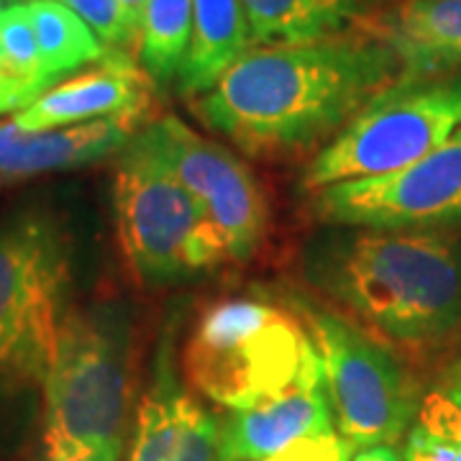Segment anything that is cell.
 <instances>
[{
	"mask_svg": "<svg viewBox=\"0 0 461 461\" xmlns=\"http://www.w3.org/2000/svg\"><path fill=\"white\" fill-rule=\"evenodd\" d=\"M397 77L393 51L375 36L254 47L193 111L251 157L287 159L330 141Z\"/></svg>",
	"mask_w": 461,
	"mask_h": 461,
	"instance_id": "cell-1",
	"label": "cell"
},
{
	"mask_svg": "<svg viewBox=\"0 0 461 461\" xmlns=\"http://www.w3.org/2000/svg\"><path fill=\"white\" fill-rule=\"evenodd\" d=\"M308 272L400 351L430 354L461 339V230L351 229L315 241Z\"/></svg>",
	"mask_w": 461,
	"mask_h": 461,
	"instance_id": "cell-2",
	"label": "cell"
},
{
	"mask_svg": "<svg viewBox=\"0 0 461 461\" xmlns=\"http://www.w3.org/2000/svg\"><path fill=\"white\" fill-rule=\"evenodd\" d=\"M41 387L47 438L123 461L133 430V362L129 321L118 308L67 311Z\"/></svg>",
	"mask_w": 461,
	"mask_h": 461,
	"instance_id": "cell-3",
	"label": "cell"
},
{
	"mask_svg": "<svg viewBox=\"0 0 461 461\" xmlns=\"http://www.w3.org/2000/svg\"><path fill=\"white\" fill-rule=\"evenodd\" d=\"M321 362L303 318L267 297L208 305L182 351V377L195 395L241 411L277 395Z\"/></svg>",
	"mask_w": 461,
	"mask_h": 461,
	"instance_id": "cell-4",
	"label": "cell"
},
{
	"mask_svg": "<svg viewBox=\"0 0 461 461\" xmlns=\"http://www.w3.org/2000/svg\"><path fill=\"white\" fill-rule=\"evenodd\" d=\"M69 241L44 213L0 226V379L41 387L67 315Z\"/></svg>",
	"mask_w": 461,
	"mask_h": 461,
	"instance_id": "cell-5",
	"label": "cell"
},
{
	"mask_svg": "<svg viewBox=\"0 0 461 461\" xmlns=\"http://www.w3.org/2000/svg\"><path fill=\"white\" fill-rule=\"evenodd\" d=\"M303 323L321 357L336 430L354 451L400 444L426 397L411 366L351 318L303 308Z\"/></svg>",
	"mask_w": 461,
	"mask_h": 461,
	"instance_id": "cell-6",
	"label": "cell"
},
{
	"mask_svg": "<svg viewBox=\"0 0 461 461\" xmlns=\"http://www.w3.org/2000/svg\"><path fill=\"white\" fill-rule=\"evenodd\" d=\"M461 129V72L400 80L379 90L313 157L305 190L375 177L418 162Z\"/></svg>",
	"mask_w": 461,
	"mask_h": 461,
	"instance_id": "cell-7",
	"label": "cell"
},
{
	"mask_svg": "<svg viewBox=\"0 0 461 461\" xmlns=\"http://www.w3.org/2000/svg\"><path fill=\"white\" fill-rule=\"evenodd\" d=\"M113 211L118 241L136 280L162 287L193 275L190 247L200 215L172 167L157 121L139 129L118 154Z\"/></svg>",
	"mask_w": 461,
	"mask_h": 461,
	"instance_id": "cell-8",
	"label": "cell"
},
{
	"mask_svg": "<svg viewBox=\"0 0 461 461\" xmlns=\"http://www.w3.org/2000/svg\"><path fill=\"white\" fill-rule=\"evenodd\" d=\"M177 177L200 215L190 247L193 275L249 262L264 241L269 205L254 169L230 149L200 136L177 115L157 121Z\"/></svg>",
	"mask_w": 461,
	"mask_h": 461,
	"instance_id": "cell-9",
	"label": "cell"
},
{
	"mask_svg": "<svg viewBox=\"0 0 461 461\" xmlns=\"http://www.w3.org/2000/svg\"><path fill=\"white\" fill-rule=\"evenodd\" d=\"M311 213L344 229L461 230V129L395 172L315 190Z\"/></svg>",
	"mask_w": 461,
	"mask_h": 461,
	"instance_id": "cell-10",
	"label": "cell"
},
{
	"mask_svg": "<svg viewBox=\"0 0 461 461\" xmlns=\"http://www.w3.org/2000/svg\"><path fill=\"white\" fill-rule=\"evenodd\" d=\"M126 461H226L221 412L208 411L180 377L172 336L157 348L154 372L136 412Z\"/></svg>",
	"mask_w": 461,
	"mask_h": 461,
	"instance_id": "cell-11",
	"label": "cell"
},
{
	"mask_svg": "<svg viewBox=\"0 0 461 461\" xmlns=\"http://www.w3.org/2000/svg\"><path fill=\"white\" fill-rule=\"evenodd\" d=\"M336 430L321 362L277 395L241 411L221 412L226 461H262L300 438Z\"/></svg>",
	"mask_w": 461,
	"mask_h": 461,
	"instance_id": "cell-12",
	"label": "cell"
},
{
	"mask_svg": "<svg viewBox=\"0 0 461 461\" xmlns=\"http://www.w3.org/2000/svg\"><path fill=\"white\" fill-rule=\"evenodd\" d=\"M149 83L147 72L133 65L131 57L113 51L95 69L50 87L11 121L21 131L36 133L115 115H144Z\"/></svg>",
	"mask_w": 461,
	"mask_h": 461,
	"instance_id": "cell-13",
	"label": "cell"
},
{
	"mask_svg": "<svg viewBox=\"0 0 461 461\" xmlns=\"http://www.w3.org/2000/svg\"><path fill=\"white\" fill-rule=\"evenodd\" d=\"M144 115H115L65 129L26 133L14 121L0 123V180L14 182L80 169L121 154L131 141Z\"/></svg>",
	"mask_w": 461,
	"mask_h": 461,
	"instance_id": "cell-14",
	"label": "cell"
},
{
	"mask_svg": "<svg viewBox=\"0 0 461 461\" xmlns=\"http://www.w3.org/2000/svg\"><path fill=\"white\" fill-rule=\"evenodd\" d=\"M372 32L393 51L400 80L461 72V0H402Z\"/></svg>",
	"mask_w": 461,
	"mask_h": 461,
	"instance_id": "cell-15",
	"label": "cell"
},
{
	"mask_svg": "<svg viewBox=\"0 0 461 461\" xmlns=\"http://www.w3.org/2000/svg\"><path fill=\"white\" fill-rule=\"evenodd\" d=\"M251 50L241 0H193V36L177 77L180 93L205 95Z\"/></svg>",
	"mask_w": 461,
	"mask_h": 461,
	"instance_id": "cell-16",
	"label": "cell"
},
{
	"mask_svg": "<svg viewBox=\"0 0 461 461\" xmlns=\"http://www.w3.org/2000/svg\"><path fill=\"white\" fill-rule=\"evenodd\" d=\"M251 47L311 44L344 36L362 16L359 0H241Z\"/></svg>",
	"mask_w": 461,
	"mask_h": 461,
	"instance_id": "cell-17",
	"label": "cell"
},
{
	"mask_svg": "<svg viewBox=\"0 0 461 461\" xmlns=\"http://www.w3.org/2000/svg\"><path fill=\"white\" fill-rule=\"evenodd\" d=\"M33 32L41 54V69L54 83L62 75L93 62H103L111 50L75 11L57 0H29Z\"/></svg>",
	"mask_w": 461,
	"mask_h": 461,
	"instance_id": "cell-18",
	"label": "cell"
},
{
	"mask_svg": "<svg viewBox=\"0 0 461 461\" xmlns=\"http://www.w3.org/2000/svg\"><path fill=\"white\" fill-rule=\"evenodd\" d=\"M193 36V0H147L139 62L154 85L180 77Z\"/></svg>",
	"mask_w": 461,
	"mask_h": 461,
	"instance_id": "cell-19",
	"label": "cell"
},
{
	"mask_svg": "<svg viewBox=\"0 0 461 461\" xmlns=\"http://www.w3.org/2000/svg\"><path fill=\"white\" fill-rule=\"evenodd\" d=\"M402 441L405 461H461V408L436 387Z\"/></svg>",
	"mask_w": 461,
	"mask_h": 461,
	"instance_id": "cell-20",
	"label": "cell"
},
{
	"mask_svg": "<svg viewBox=\"0 0 461 461\" xmlns=\"http://www.w3.org/2000/svg\"><path fill=\"white\" fill-rule=\"evenodd\" d=\"M0 47L5 54L8 72L16 80L29 85L39 95L50 90L51 83L41 69V54H39V41L33 32L29 0L26 3L16 0L0 11Z\"/></svg>",
	"mask_w": 461,
	"mask_h": 461,
	"instance_id": "cell-21",
	"label": "cell"
},
{
	"mask_svg": "<svg viewBox=\"0 0 461 461\" xmlns=\"http://www.w3.org/2000/svg\"><path fill=\"white\" fill-rule=\"evenodd\" d=\"M57 3H62L83 18L108 50L126 54L131 59L139 57L141 39L131 32L118 0H57Z\"/></svg>",
	"mask_w": 461,
	"mask_h": 461,
	"instance_id": "cell-22",
	"label": "cell"
},
{
	"mask_svg": "<svg viewBox=\"0 0 461 461\" xmlns=\"http://www.w3.org/2000/svg\"><path fill=\"white\" fill-rule=\"evenodd\" d=\"M354 459V448L346 441L339 430L330 433H318L300 438L287 448H282L277 454L267 456L262 461H351Z\"/></svg>",
	"mask_w": 461,
	"mask_h": 461,
	"instance_id": "cell-23",
	"label": "cell"
},
{
	"mask_svg": "<svg viewBox=\"0 0 461 461\" xmlns=\"http://www.w3.org/2000/svg\"><path fill=\"white\" fill-rule=\"evenodd\" d=\"M36 98H41L36 90H32L29 85H23L14 75H8V72L0 69V115L14 113V111L18 113L26 105H32Z\"/></svg>",
	"mask_w": 461,
	"mask_h": 461,
	"instance_id": "cell-24",
	"label": "cell"
},
{
	"mask_svg": "<svg viewBox=\"0 0 461 461\" xmlns=\"http://www.w3.org/2000/svg\"><path fill=\"white\" fill-rule=\"evenodd\" d=\"M47 461H103L93 456L90 451L77 448V446L59 441V438H47Z\"/></svg>",
	"mask_w": 461,
	"mask_h": 461,
	"instance_id": "cell-25",
	"label": "cell"
},
{
	"mask_svg": "<svg viewBox=\"0 0 461 461\" xmlns=\"http://www.w3.org/2000/svg\"><path fill=\"white\" fill-rule=\"evenodd\" d=\"M351 461H405V459H402V451H397V446H372V448L357 451Z\"/></svg>",
	"mask_w": 461,
	"mask_h": 461,
	"instance_id": "cell-26",
	"label": "cell"
},
{
	"mask_svg": "<svg viewBox=\"0 0 461 461\" xmlns=\"http://www.w3.org/2000/svg\"><path fill=\"white\" fill-rule=\"evenodd\" d=\"M121 8H123V16L129 21L131 32L141 39V18H144V11H147V0H118Z\"/></svg>",
	"mask_w": 461,
	"mask_h": 461,
	"instance_id": "cell-27",
	"label": "cell"
},
{
	"mask_svg": "<svg viewBox=\"0 0 461 461\" xmlns=\"http://www.w3.org/2000/svg\"><path fill=\"white\" fill-rule=\"evenodd\" d=\"M438 390L444 393L446 397H451L456 405L461 408V372L459 369H446L444 377L438 382Z\"/></svg>",
	"mask_w": 461,
	"mask_h": 461,
	"instance_id": "cell-28",
	"label": "cell"
},
{
	"mask_svg": "<svg viewBox=\"0 0 461 461\" xmlns=\"http://www.w3.org/2000/svg\"><path fill=\"white\" fill-rule=\"evenodd\" d=\"M448 369H459L461 372V354L456 357V359H454V362H451V366H448Z\"/></svg>",
	"mask_w": 461,
	"mask_h": 461,
	"instance_id": "cell-29",
	"label": "cell"
},
{
	"mask_svg": "<svg viewBox=\"0 0 461 461\" xmlns=\"http://www.w3.org/2000/svg\"><path fill=\"white\" fill-rule=\"evenodd\" d=\"M11 3H16V0H0V11H3L5 5H11Z\"/></svg>",
	"mask_w": 461,
	"mask_h": 461,
	"instance_id": "cell-30",
	"label": "cell"
}]
</instances>
